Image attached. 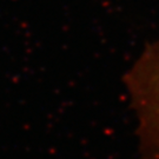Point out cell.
Here are the masks:
<instances>
[{
	"mask_svg": "<svg viewBox=\"0 0 159 159\" xmlns=\"http://www.w3.org/2000/svg\"><path fill=\"white\" fill-rule=\"evenodd\" d=\"M125 85L136 114L142 159H159V37L131 66Z\"/></svg>",
	"mask_w": 159,
	"mask_h": 159,
	"instance_id": "cell-1",
	"label": "cell"
}]
</instances>
